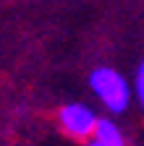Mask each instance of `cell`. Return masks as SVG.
<instances>
[{"mask_svg":"<svg viewBox=\"0 0 144 146\" xmlns=\"http://www.w3.org/2000/svg\"><path fill=\"white\" fill-rule=\"evenodd\" d=\"M89 86L97 94V99L110 110V112H123L131 102V89L118 70L113 68H97L89 76Z\"/></svg>","mask_w":144,"mask_h":146,"instance_id":"1","label":"cell"},{"mask_svg":"<svg viewBox=\"0 0 144 146\" xmlns=\"http://www.w3.org/2000/svg\"><path fill=\"white\" fill-rule=\"evenodd\" d=\"M97 120L100 117L89 107H84V104H66V107H60V112H58L60 128L71 138H79V141H89V138H92Z\"/></svg>","mask_w":144,"mask_h":146,"instance_id":"2","label":"cell"},{"mask_svg":"<svg viewBox=\"0 0 144 146\" xmlns=\"http://www.w3.org/2000/svg\"><path fill=\"white\" fill-rule=\"evenodd\" d=\"M92 141L94 146H121L123 143V133H121V128L113 123V120H107V117H102V120H97V125H94V133H92Z\"/></svg>","mask_w":144,"mask_h":146,"instance_id":"3","label":"cell"},{"mask_svg":"<svg viewBox=\"0 0 144 146\" xmlns=\"http://www.w3.org/2000/svg\"><path fill=\"white\" fill-rule=\"evenodd\" d=\"M136 97H139V104L144 107V60L139 63V70H136Z\"/></svg>","mask_w":144,"mask_h":146,"instance_id":"4","label":"cell"}]
</instances>
